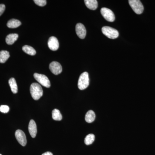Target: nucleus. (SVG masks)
Masks as SVG:
<instances>
[{"label": "nucleus", "mask_w": 155, "mask_h": 155, "mask_svg": "<svg viewBox=\"0 0 155 155\" xmlns=\"http://www.w3.org/2000/svg\"><path fill=\"white\" fill-rule=\"evenodd\" d=\"M30 91L32 98L36 101L39 99L42 96L43 94L41 86L37 83H32L31 85Z\"/></svg>", "instance_id": "nucleus-1"}, {"label": "nucleus", "mask_w": 155, "mask_h": 155, "mask_svg": "<svg viewBox=\"0 0 155 155\" xmlns=\"http://www.w3.org/2000/svg\"><path fill=\"white\" fill-rule=\"evenodd\" d=\"M89 84V78L88 73L87 72H84L80 75L78 81V88L81 90H83L87 88Z\"/></svg>", "instance_id": "nucleus-2"}, {"label": "nucleus", "mask_w": 155, "mask_h": 155, "mask_svg": "<svg viewBox=\"0 0 155 155\" xmlns=\"http://www.w3.org/2000/svg\"><path fill=\"white\" fill-rule=\"evenodd\" d=\"M102 31L103 34L108 38L114 39L119 36V33L118 31L115 28L109 26H104L102 28Z\"/></svg>", "instance_id": "nucleus-3"}, {"label": "nucleus", "mask_w": 155, "mask_h": 155, "mask_svg": "<svg viewBox=\"0 0 155 155\" xmlns=\"http://www.w3.org/2000/svg\"><path fill=\"white\" fill-rule=\"evenodd\" d=\"M128 2L136 14H140L143 12L144 8L141 2L139 0H129Z\"/></svg>", "instance_id": "nucleus-4"}, {"label": "nucleus", "mask_w": 155, "mask_h": 155, "mask_svg": "<svg viewBox=\"0 0 155 155\" xmlns=\"http://www.w3.org/2000/svg\"><path fill=\"white\" fill-rule=\"evenodd\" d=\"M34 77L39 83L43 86L47 88H49L51 87L50 80L46 75L35 73L34 74Z\"/></svg>", "instance_id": "nucleus-5"}, {"label": "nucleus", "mask_w": 155, "mask_h": 155, "mask_svg": "<svg viewBox=\"0 0 155 155\" xmlns=\"http://www.w3.org/2000/svg\"><path fill=\"white\" fill-rule=\"evenodd\" d=\"M101 12L103 17L108 22H113L115 21V15L110 9L106 8H102Z\"/></svg>", "instance_id": "nucleus-6"}, {"label": "nucleus", "mask_w": 155, "mask_h": 155, "mask_svg": "<svg viewBox=\"0 0 155 155\" xmlns=\"http://www.w3.org/2000/svg\"><path fill=\"white\" fill-rule=\"evenodd\" d=\"M15 137L17 141L22 146H25L27 143L26 136L22 130L18 129L15 132Z\"/></svg>", "instance_id": "nucleus-7"}, {"label": "nucleus", "mask_w": 155, "mask_h": 155, "mask_svg": "<svg viewBox=\"0 0 155 155\" xmlns=\"http://www.w3.org/2000/svg\"><path fill=\"white\" fill-rule=\"evenodd\" d=\"M49 69L51 72L55 75L60 74L62 72V67L60 63L56 61H53L49 65Z\"/></svg>", "instance_id": "nucleus-8"}, {"label": "nucleus", "mask_w": 155, "mask_h": 155, "mask_svg": "<svg viewBox=\"0 0 155 155\" xmlns=\"http://www.w3.org/2000/svg\"><path fill=\"white\" fill-rule=\"evenodd\" d=\"M77 35L81 39H84L86 35V29L83 24L81 23L77 24L75 26Z\"/></svg>", "instance_id": "nucleus-9"}, {"label": "nucleus", "mask_w": 155, "mask_h": 155, "mask_svg": "<svg viewBox=\"0 0 155 155\" xmlns=\"http://www.w3.org/2000/svg\"><path fill=\"white\" fill-rule=\"evenodd\" d=\"M48 46L50 49L53 51H56L59 48V42L55 37H51L48 41Z\"/></svg>", "instance_id": "nucleus-10"}, {"label": "nucleus", "mask_w": 155, "mask_h": 155, "mask_svg": "<svg viewBox=\"0 0 155 155\" xmlns=\"http://www.w3.org/2000/svg\"><path fill=\"white\" fill-rule=\"evenodd\" d=\"M28 131L29 134L32 138H35L36 137L37 133V125L34 120H31L29 123L28 127Z\"/></svg>", "instance_id": "nucleus-11"}, {"label": "nucleus", "mask_w": 155, "mask_h": 155, "mask_svg": "<svg viewBox=\"0 0 155 155\" xmlns=\"http://www.w3.org/2000/svg\"><path fill=\"white\" fill-rule=\"evenodd\" d=\"M86 7L91 10H95L97 8L98 3L96 0H85L84 1Z\"/></svg>", "instance_id": "nucleus-12"}, {"label": "nucleus", "mask_w": 155, "mask_h": 155, "mask_svg": "<svg viewBox=\"0 0 155 155\" xmlns=\"http://www.w3.org/2000/svg\"><path fill=\"white\" fill-rule=\"evenodd\" d=\"M18 35L17 34H10L7 35L6 38V42L7 44L13 45L18 38Z\"/></svg>", "instance_id": "nucleus-13"}, {"label": "nucleus", "mask_w": 155, "mask_h": 155, "mask_svg": "<svg viewBox=\"0 0 155 155\" xmlns=\"http://www.w3.org/2000/svg\"><path fill=\"white\" fill-rule=\"evenodd\" d=\"M21 25V22L19 20L16 19H11L7 23V26L9 28H17Z\"/></svg>", "instance_id": "nucleus-14"}, {"label": "nucleus", "mask_w": 155, "mask_h": 155, "mask_svg": "<svg viewBox=\"0 0 155 155\" xmlns=\"http://www.w3.org/2000/svg\"><path fill=\"white\" fill-rule=\"evenodd\" d=\"M95 117L96 115L94 112L91 110L87 113L85 115V120L87 123H91L94 121Z\"/></svg>", "instance_id": "nucleus-15"}, {"label": "nucleus", "mask_w": 155, "mask_h": 155, "mask_svg": "<svg viewBox=\"0 0 155 155\" xmlns=\"http://www.w3.org/2000/svg\"><path fill=\"white\" fill-rule=\"evenodd\" d=\"M9 84L13 93L17 94L18 92V87L15 78H10L9 80Z\"/></svg>", "instance_id": "nucleus-16"}, {"label": "nucleus", "mask_w": 155, "mask_h": 155, "mask_svg": "<svg viewBox=\"0 0 155 155\" xmlns=\"http://www.w3.org/2000/svg\"><path fill=\"white\" fill-rule=\"evenodd\" d=\"M10 53L7 51H0V63L4 64L10 58Z\"/></svg>", "instance_id": "nucleus-17"}, {"label": "nucleus", "mask_w": 155, "mask_h": 155, "mask_svg": "<svg viewBox=\"0 0 155 155\" xmlns=\"http://www.w3.org/2000/svg\"><path fill=\"white\" fill-rule=\"evenodd\" d=\"M22 51L26 54L31 56H34L35 55L36 52L35 50L31 47V46L28 45H25L22 48Z\"/></svg>", "instance_id": "nucleus-18"}, {"label": "nucleus", "mask_w": 155, "mask_h": 155, "mask_svg": "<svg viewBox=\"0 0 155 155\" xmlns=\"http://www.w3.org/2000/svg\"><path fill=\"white\" fill-rule=\"evenodd\" d=\"M52 118L56 121H61L62 119V116L60 110L58 109H55L52 111Z\"/></svg>", "instance_id": "nucleus-19"}, {"label": "nucleus", "mask_w": 155, "mask_h": 155, "mask_svg": "<svg viewBox=\"0 0 155 155\" xmlns=\"http://www.w3.org/2000/svg\"><path fill=\"white\" fill-rule=\"evenodd\" d=\"M95 140V136L92 134L87 135L84 139V143L87 145H89L94 142Z\"/></svg>", "instance_id": "nucleus-20"}, {"label": "nucleus", "mask_w": 155, "mask_h": 155, "mask_svg": "<svg viewBox=\"0 0 155 155\" xmlns=\"http://www.w3.org/2000/svg\"><path fill=\"white\" fill-rule=\"evenodd\" d=\"M34 2L37 5L41 7H44L47 4V1L46 0H35Z\"/></svg>", "instance_id": "nucleus-21"}, {"label": "nucleus", "mask_w": 155, "mask_h": 155, "mask_svg": "<svg viewBox=\"0 0 155 155\" xmlns=\"http://www.w3.org/2000/svg\"><path fill=\"white\" fill-rule=\"evenodd\" d=\"M10 110V108L7 105H1L0 106V111L2 113L6 114Z\"/></svg>", "instance_id": "nucleus-22"}, {"label": "nucleus", "mask_w": 155, "mask_h": 155, "mask_svg": "<svg viewBox=\"0 0 155 155\" xmlns=\"http://www.w3.org/2000/svg\"><path fill=\"white\" fill-rule=\"evenodd\" d=\"M5 10V6L4 4L0 5V16H2V14L4 13V11Z\"/></svg>", "instance_id": "nucleus-23"}, {"label": "nucleus", "mask_w": 155, "mask_h": 155, "mask_svg": "<svg viewBox=\"0 0 155 155\" xmlns=\"http://www.w3.org/2000/svg\"><path fill=\"white\" fill-rule=\"evenodd\" d=\"M42 155H53L52 153L50 152H47L44 153Z\"/></svg>", "instance_id": "nucleus-24"}, {"label": "nucleus", "mask_w": 155, "mask_h": 155, "mask_svg": "<svg viewBox=\"0 0 155 155\" xmlns=\"http://www.w3.org/2000/svg\"><path fill=\"white\" fill-rule=\"evenodd\" d=\"M0 155H2V154H0Z\"/></svg>", "instance_id": "nucleus-25"}]
</instances>
